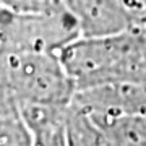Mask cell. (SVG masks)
Returning <instances> with one entry per match:
<instances>
[{
	"label": "cell",
	"instance_id": "obj_4",
	"mask_svg": "<svg viewBox=\"0 0 146 146\" xmlns=\"http://www.w3.org/2000/svg\"><path fill=\"white\" fill-rule=\"evenodd\" d=\"M73 16L80 37H102L138 26L120 0H58Z\"/></svg>",
	"mask_w": 146,
	"mask_h": 146
},
{
	"label": "cell",
	"instance_id": "obj_5",
	"mask_svg": "<svg viewBox=\"0 0 146 146\" xmlns=\"http://www.w3.org/2000/svg\"><path fill=\"white\" fill-rule=\"evenodd\" d=\"M0 146H34V135L16 99L2 91Z\"/></svg>",
	"mask_w": 146,
	"mask_h": 146
},
{
	"label": "cell",
	"instance_id": "obj_1",
	"mask_svg": "<svg viewBox=\"0 0 146 146\" xmlns=\"http://www.w3.org/2000/svg\"><path fill=\"white\" fill-rule=\"evenodd\" d=\"M76 93L109 84L146 86V28L102 37H78L60 52Z\"/></svg>",
	"mask_w": 146,
	"mask_h": 146
},
{
	"label": "cell",
	"instance_id": "obj_7",
	"mask_svg": "<svg viewBox=\"0 0 146 146\" xmlns=\"http://www.w3.org/2000/svg\"><path fill=\"white\" fill-rule=\"evenodd\" d=\"M138 26L146 28V0H120Z\"/></svg>",
	"mask_w": 146,
	"mask_h": 146
},
{
	"label": "cell",
	"instance_id": "obj_3",
	"mask_svg": "<svg viewBox=\"0 0 146 146\" xmlns=\"http://www.w3.org/2000/svg\"><path fill=\"white\" fill-rule=\"evenodd\" d=\"M2 54H60L80 37L76 21L58 2L46 13H13L2 8Z\"/></svg>",
	"mask_w": 146,
	"mask_h": 146
},
{
	"label": "cell",
	"instance_id": "obj_2",
	"mask_svg": "<svg viewBox=\"0 0 146 146\" xmlns=\"http://www.w3.org/2000/svg\"><path fill=\"white\" fill-rule=\"evenodd\" d=\"M2 91L10 93L21 107L67 109L76 88L60 54H2Z\"/></svg>",
	"mask_w": 146,
	"mask_h": 146
},
{
	"label": "cell",
	"instance_id": "obj_6",
	"mask_svg": "<svg viewBox=\"0 0 146 146\" xmlns=\"http://www.w3.org/2000/svg\"><path fill=\"white\" fill-rule=\"evenodd\" d=\"M58 7V0H2V8L13 13H46Z\"/></svg>",
	"mask_w": 146,
	"mask_h": 146
}]
</instances>
